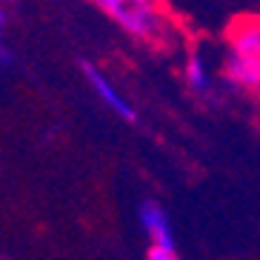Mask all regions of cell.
Wrapping results in <instances>:
<instances>
[{
  "instance_id": "6da1fadb",
  "label": "cell",
  "mask_w": 260,
  "mask_h": 260,
  "mask_svg": "<svg viewBox=\"0 0 260 260\" xmlns=\"http://www.w3.org/2000/svg\"><path fill=\"white\" fill-rule=\"evenodd\" d=\"M123 31L146 43H160L169 35V17L157 0H94Z\"/></svg>"
},
{
  "instance_id": "7a4b0ae2",
  "label": "cell",
  "mask_w": 260,
  "mask_h": 260,
  "mask_svg": "<svg viewBox=\"0 0 260 260\" xmlns=\"http://www.w3.org/2000/svg\"><path fill=\"white\" fill-rule=\"evenodd\" d=\"M140 223H143V232L149 237V260H177V246L175 237H172V226H169V217L157 203H143L140 206Z\"/></svg>"
},
{
  "instance_id": "3957f363",
  "label": "cell",
  "mask_w": 260,
  "mask_h": 260,
  "mask_svg": "<svg viewBox=\"0 0 260 260\" xmlns=\"http://www.w3.org/2000/svg\"><path fill=\"white\" fill-rule=\"evenodd\" d=\"M80 69H83V77L89 80V86H92V92L98 94V98L103 100V103H106V106L112 109V112L120 117V120H126V123H135V120H138V112L129 106V100L117 92L115 86H112V80H109V77L103 75L98 66H94V63H86V60H83V63H80Z\"/></svg>"
},
{
  "instance_id": "277c9868",
  "label": "cell",
  "mask_w": 260,
  "mask_h": 260,
  "mask_svg": "<svg viewBox=\"0 0 260 260\" xmlns=\"http://www.w3.org/2000/svg\"><path fill=\"white\" fill-rule=\"evenodd\" d=\"M229 54L260 60V20L243 17L229 29Z\"/></svg>"
},
{
  "instance_id": "5b68a950",
  "label": "cell",
  "mask_w": 260,
  "mask_h": 260,
  "mask_svg": "<svg viewBox=\"0 0 260 260\" xmlns=\"http://www.w3.org/2000/svg\"><path fill=\"white\" fill-rule=\"evenodd\" d=\"M183 77H186V83H189L191 92H206L209 89V72H206V63H203L200 54H191L189 60H186Z\"/></svg>"
},
{
  "instance_id": "8992f818",
  "label": "cell",
  "mask_w": 260,
  "mask_h": 260,
  "mask_svg": "<svg viewBox=\"0 0 260 260\" xmlns=\"http://www.w3.org/2000/svg\"><path fill=\"white\" fill-rule=\"evenodd\" d=\"M0 60H3V69L12 63V54H9V49H3V52H0Z\"/></svg>"
},
{
  "instance_id": "52a82bcc",
  "label": "cell",
  "mask_w": 260,
  "mask_h": 260,
  "mask_svg": "<svg viewBox=\"0 0 260 260\" xmlns=\"http://www.w3.org/2000/svg\"><path fill=\"white\" fill-rule=\"evenodd\" d=\"M6 3H17V0H6Z\"/></svg>"
},
{
  "instance_id": "ba28073f",
  "label": "cell",
  "mask_w": 260,
  "mask_h": 260,
  "mask_svg": "<svg viewBox=\"0 0 260 260\" xmlns=\"http://www.w3.org/2000/svg\"><path fill=\"white\" fill-rule=\"evenodd\" d=\"M257 94H260V89H257Z\"/></svg>"
}]
</instances>
